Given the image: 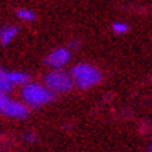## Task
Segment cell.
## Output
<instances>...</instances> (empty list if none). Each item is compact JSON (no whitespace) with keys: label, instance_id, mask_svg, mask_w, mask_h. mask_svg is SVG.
<instances>
[{"label":"cell","instance_id":"2","mask_svg":"<svg viewBox=\"0 0 152 152\" xmlns=\"http://www.w3.org/2000/svg\"><path fill=\"white\" fill-rule=\"evenodd\" d=\"M71 77L74 80V85H77L80 89H88L101 83L102 74L94 66L87 64V63H80L73 67Z\"/></svg>","mask_w":152,"mask_h":152},{"label":"cell","instance_id":"3","mask_svg":"<svg viewBox=\"0 0 152 152\" xmlns=\"http://www.w3.org/2000/svg\"><path fill=\"white\" fill-rule=\"evenodd\" d=\"M43 83L55 94H63L71 91L74 87V80L71 73H67L61 69H52V71L45 75Z\"/></svg>","mask_w":152,"mask_h":152},{"label":"cell","instance_id":"9","mask_svg":"<svg viewBox=\"0 0 152 152\" xmlns=\"http://www.w3.org/2000/svg\"><path fill=\"white\" fill-rule=\"evenodd\" d=\"M17 15H18V18L23 20V21H34V20H35V13L28 9H20L18 11H17Z\"/></svg>","mask_w":152,"mask_h":152},{"label":"cell","instance_id":"6","mask_svg":"<svg viewBox=\"0 0 152 152\" xmlns=\"http://www.w3.org/2000/svg\"><path fill=\"white\" fill-rule=\"evenodd\" d=\"M18 34V28L13 27V25H6L0 29V42L3 45H9L10 42H13V39L17 37Z\"/></svg>","mask_w":152,"mask_h":152},{"label":"cell","instance_id":"8","mask_svg":"<svg viewBox=\"0 0 152 152\" xmlns=\"http://www.w3.org/2000/svg\"><path fill=\"white\" fill-rule=\"evenodd\" d=\"M13 87L14 85L10 83V80L6 77V73L4 71H1V73H0V92L7 94L13 89Z\"/></svg>","mask_w":152,"mask_h":152},{"label":"cell","instance_id":"13","mask_svg":"<svg viewBox=\"0 0 152 152\" xmlns=\"http://www.w3.org/2000/svg\"><path fill=\"white\" fill-rule=\"evenodd\" d=\"M0 73H1V69H0Z\"/></svg>","mask_w":152,"mask_h":152},{"label":"cell","instance_id":"7","mask_svg":"<svg viewBox=\"0 0 152 152\" xmlns=\"http://www.w3.org/2000/svg\"><path fill=\"white\" fill-rule=\"evenodd\" d=\"M6 77L10 80L13 85H25L27 83H29V75L24 71H10L6 73Z\"/></svg>","mask_w":152,"mask_h":152},{"label":"cell","instance_id":"10","mask_svg":"<svg viewBox=\"0 0 152 152\" xmlns=\"http://www.w3.org/2000/svg\"><path fill=\"white\" fill-rule=\"evenodd\" d=\"M112 29H113V32L117 34V35H123L129 31V25L124 23H115L112 25Z\"/></svg>","mask_w":152,"mask_h":152},{"label":"cell","instance_id":"11","mask_svg":"<svg viewBox=\"0 0 152 152\" xmlns=\"http://www.w3.org/2000/svg\"><path fill=\"white\" fill-rule=\"evenodd\" d=\"M7 101H9L7 95H6L4 92H0V112L3 110V107H4V105L7 103Z\"/></svg>","mask_w":152,"mask_h":152},{"label":"cell","instance_id":"1","mask_svg":"<svg viewBox=\"0 0 152 152\" xmlns=\"http://www.w3.org/2000/svg\"><path fill=\"white\" fill-rule=\"evenodd\" d=\"M21 98L29 107H41L55 99V92L46 85L37 83H27L21 91Z\"/></svg>","mask_w":152,"mask_h":152},{"label":"cell","instance_id":"4","mask_svg":"<svg viewBox=\"0 0 152 152\" xmlns=\"http://www.w3.org/2000/svg\"><path fill=\"white\" fill-rule=\"evenodd\" d=\"M70 59H71V53L69 49L57 48L48 55V57L45 59V64L50 69H61L69 63Z\"/></svg>","mask_w":152,"mask_h":152},{"label":"cell","instance_id":"5","mask_svg":"<svg viewBox=\"0 0 152 152\" xmlns=\"http://www.w3.org/2000/svg\"><path fill=\"white\" fill-rule=\"evenodd\" d=\"M1 113L4 116L13 117V119H25L29 115V106L25 102H18V101H7L4 105Z\"/></svg>","mask_w":152,"mask_h":152},{"label":"cell","instance_id":"12","mask_svg":"<svg viewBox=\"0 0 152 152\" xmlns=\"http://www.w3.org/2000/svg\"><path fill=\"white\" fill-rule=\"evenodd\" d=\"M149 151H151V152H152V144H151V147H149Z\"/></svg>","mask_w":152,"mask_h":152}]
</instances>
